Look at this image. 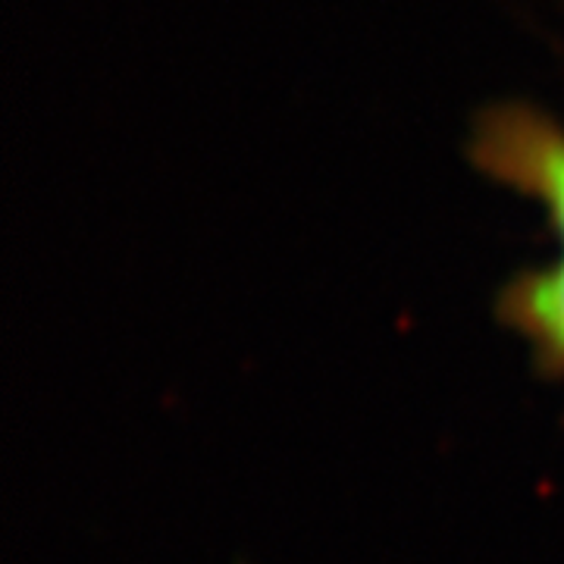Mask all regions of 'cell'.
Returning <instances> with one entry per match:
<instances>
[{"instance_id": "cell-1", "label": "cell", "mask_w": 564, "mask_h": 564, "mask_svg": "<svg viewBox=\"0 0 564 564\" xmlns=\"http://www.w3.org/2000/svg\"><path fill=\"white\" fill-rule=\"evenodd\" d=\"M477 158L492 176L545 204L562 236V258L514 282L505 314L536 351L564 364V132L524 107H505L480 126Z\"/></svg>"}]
</instances>
